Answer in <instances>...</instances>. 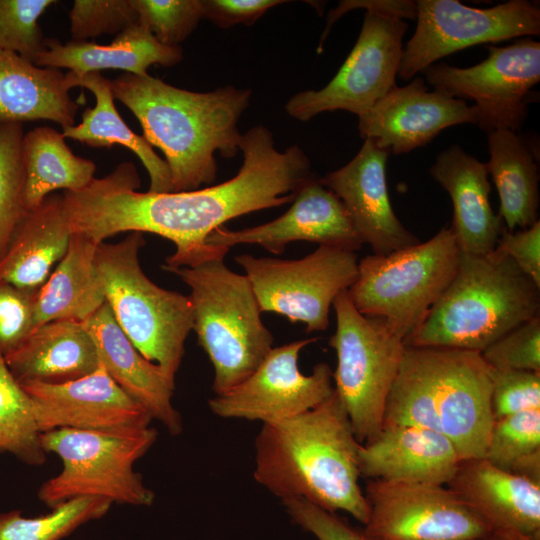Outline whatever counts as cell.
Masks as SVG:
<instances>
[{"label": "cell", "instance_id": "cell-1", "mask_svg": "<svg viewBox=\"0 0 540 540\" xmlns=\"http://www.w3.org/2000/svg\"><path fill=\"white\" fill-rule=\"evenodd\" d=\"M243 164L231 179L184 192H138L127 180L115 184L105 202V221L113 234L149 232L169 239L176 251L164 270L198 264L227 247L206 244L209 234L233 218L292 203L299 190L316 178L299 146L280 152L263 125L249 129L239 144Z\"/></svg>", "mask_w": 540, "mask_h": 540}, {"label": "cell", "instance_id": "cell-2", "mask_svg": "<svg viewBox=\"0 0 540 540\" xmlns=\"http://www.w3.org/2000/svg\"><path fill=\"white\" fill-rule=\"evenodd\" d=\"M347 412L334 392L293 418L262 424L255 439V480L281 499H304L345 511L366 524L369 507L359 485V449Z\"/></svg>", "mask_w": 540, "mask_h": 540}, {"label": "cell", "instance_id": "cell-3", "mask_svg": "<svg viewBox=\"0 0 540 540\" xmlns=\"http://www.w3.org/2000/svg\"><path fill=\"white\" fill-rule=\"evenodd\" d=\"M111 83L114 99L135 115L146 141L164 153L171 192L210 185L217 174L215 152L231 158L239 150L238 121L250 104V90L226 85L194 92L130 73Z\"/></svg>", "mask_w": 540, "mask_h": 540}, {"label": "cell", "instance_id": "cell-4", "mask_svg": "<svg viewBox=\"0 0 540 540\" xmlns=\"http://www.w3.org/2000/svg\"><path fill=\"white\" fill-rule=\"evenodd\" d=\"M491 388L490 367L479 352L406 346L382 427L430 429L448 438L462 459L483 458L494 422Z\"/></svg>", "mask_w": 540, "mask_h": 540}, {"label": "cell", "instance_id": "cell-5", "mask_svg": "<svg viewBox=\"0 0 540 540\" xmlns=\"http://www.w3.org/2000/svg\"><path fill=\"white\" fill-rule=\"evenodd\" d=\"M539 310L540 287L510 258L461 252L454 278L404 343L481 353Z\"/></svg>", "mask_w": 540, "mask_h": 540}, {"label": "cell", "instance_id": "cell-6", "mask_svg": "<svg viewBox=\"0 0 540 540\" xmlns=\"http://www.w3.org/2000/svg\"><path fill=\"white\" fill-rule=\"evenodd\" d=\"M224 257L167 270L190 288L192 330L213 366L215 395L228 392L252 374L274 341L262 322L248 278L230 270Z\"/></svg>", "mask_w": 540, "mask_h": 540}, {"label": "cell", "instance_id": "cell-7", "mask_svg": "<svg viewBox=\"0 0 540 540\" xmlns=\"http://www.w3.org/2000/svg\"><path fill=\"white\" fill-rule=\"evenodd\" d=\"M144 244L137 231L118 243L101 242L95 267L122 331L145 359L175 378L193 328L192 304L189 296L161 288L144 274L139 262Z\"/></svg>", "mask_w": 540, "mask_h": 540}, {"label": "cell", "instance_id": "cell-8", "mask_svg": "<svg viewBox=\"0 0 540 540\" xmlns=\"http://www.w3.org/2000/svg\"><path fill=\"white\" fill-rule=\"evenodd\" d=\"M460 257L453 231L442 228L424 243L363 257L347 293L359 313L405 341L454 278Z\"/></svg>", "mask_w": 540, "mask_h": 540}, {"label": "cell", "instance_id": "cell-9", "mask_svg": "<svg viewBox=\"0 0 540 540\" xmlns=\"http://www.w3.org/2000/svg\"><path fill=\"white\" fill-rule=\"evenodd\" d=\"M157 437V430L151 426L113 431L63 428L41 433L43 449L56 454L63 468L41 485L38 498L51 509L79 497L152 505L155 494L134 470V464Z\"/></svg>", "mask_w": 540, "mask_h": 540}, {"label": "cell", "instance_id": "cell-10", "mask_svg": "<svg viewBox=\"0 0 540 540\" xmlns=\"http://www.w3.org/2000/svg\"><path fill=\"white\" fill-rule=\"evenodd\" d=\"M365 8L363 25L350 54L320 90L293 95L285 110L299 121L327 111L346 110L358 117L396 86L402 58L405 18L415 20L416 1L346 0L345 11Z\"/></svg>", "mask_w": 540, "mask_h": 540}, {"label": "cell", "instance_id": "cell-11", "mask_svg": "<svg viewBox=\"0 0 540 540\" xmlns=\"http://www.w3.org/2000/svg\"><path fill=\"white\" fill-rule=\"evenodd\" d=\"M332 306L336 329L329 345L337 355L334 390L357 440L365 444L382 429L387 397L406 346L381 319L359 313L347 290L336 296Z\"/></svg>", "mask_w": 540, "mask_h": 540}, {"label": "cell", "instance_id": "cell-12", "mask_svg": "<svg viewBox=\"0 0 540 540\" xmlns=\"http://www.w3.org/2000/svg\"><path fill=\"white\" fill-rule=\"evenodd\" d=\"M245 271L261 312H274L290 322H303L306 332L324 331L336 296L354 283L355 251L319 245L301 259L235 256Z\"/></svg>", "mask_w": 540, "mask_h": 540}, {"label": "cell", "instance_id": "cell-13", "mask_svg": "<svg viewBox=\"0 0 540 540\" xmlns=\"http://www.w3.org/2000/svg\"><path fill=\"white\" fill-rule=\"evenodd\" d=\"M489 54L467 68L446 63L432 64L422 71L434 88L458 99L475 101L477 124L485 132L511 130L524 124L533 88L540 81V43L522 39L512 45H487Z\"/></svg>", "mask_w": 540, "mask_h": 540}, {"label": "cell", "instance_id": "cell-14", "mask_svg": "<svg viewBox=\"0 0 540 540\" xmlns=\"http://www.w3.org/2000/svg\"><path fill=\"white\" fill-rule=\"evenodd\" d=\"M416 4V30L403 47L397 75L402 80L467 47L540 33L539 5L527 0L486 9L457 0H418Z\"/></svg>", "mask_w": 540, "mask_h": 540}, {"label": "cell", "instance_id": "cell-15", "mask_svg": "<svg viewBox=\"0 0 540 540\" xmlns=\"http://www.w3.org/2000/svg\"><path fill=\"white\" fill-rule=\"evenodd\" d=\"M364 531L376 540H476L489 524L443 485L369 480Z\"/></svg>", "mask_w": 540, "mask_h": 540}, {"label": "cell", "instance_id": "cell-16", "mask_svg": "<svg viewBox=\"0 0 540 540\" xmlns=\"http://www.w3.org/2000/svg\"><path fill=\"white\" fill-rule=\"evenodd\" d=\"M317 340L301 339L272 348L245 380L208 401L212 413L268 424L293 418L324 402L334 392L330 366L318 363L309 375L298 367L300 352Z\"/></svg>", "mask_w": 540, "mask_h": 540}, {"label": "cell", "instance_id": "cell-17", "mask_svg": "<svg viewBox=\"0 0 540 540\" xmlns=\"http://www.w3.org/2000/svg\"><path fill=\"white\" fill-rule=\"evenodd\" d=\"M20 385L31 399L40 433L63 428L92 431L144 428L153 420L101 363L92 373L68 382Z\"/></svg>", "mask_w": 540, "mask_h": 540}, {"label": "cell", "instance_id": "cell-18", "mask_svg": "<svg viewBox=\"0 0 540 540\" xmlns=\"http://www.w3.org/2000/svg\"><path fill=\"white\" fill-rule=\"evenodd\" d=\"M358 119L364 140L396 155L427 145L450 126L477 124V110L465 100L429 91L417 77L392 88Z\"/></svg>", "mask_w": 540, "mask_h": 540}, {"label": "cell", "instance_id": "cell-19", "mask_svg": "<svg viewBox=\"0 0 540 540\" xmlns=\"http://www.w3.org/2000/svg\"><path fill=\"white\" fill-rule=\"evenodd\" d=\"M294 241H309L357 251L363 245L342 201L319 178L307 182L296 194L291 207L280 217L254 227L212 231L206 244L231 248L258 245L282 254Z\"/></svg>", "mask_w": 540, "mask_h": 540}, {"label": "cell", "instance_id": "cell-20", "mask_svg": "<svg viewBox=\"0 0 540 540\" xmlns=\"http://www.w3.org/2000/svg\"><path fill=\"white\" fill-rule=\"evenodd\" d=\"M389 154L365 139L349 163L319 178L342 201L363 244L377 255L420 243L393 211L386 181Z\"/></svg>", "mask_w": 540, "mask_h": 540}, {"label": "cell", "instance_id": "cell-21", "mask_svg": "<svg viewBox=\"0 0 540 540\" xmlns=\"http://www.w3.org/2000/svg\"><path fill=\"white\" fill-rule=\"evenodd\" d=\"M461 460L448 438L413 425L382 427L359 449L360 475L369 480L446 486Z\"/></svg>", "mask_w": 540, "mask_h": 540}, {"label": "cell", "instance_id": "cell-22", "mask_svg": "<svg viewBox=\"0 0 540 540\" xmlns=\"http://www.w3.org/2000/svg\"><path fill=\"white\" fill-rule=\"evenodd\" d=\"M83 324L95 342L100 363L111 378L171 435L180 434L182 418L172 403L175 378L138 352L106 301Z\"/></svg>", "mask_w": 540, "mask_h": 540}, {"label": "cell", "instance_id": "cell-23", "mask_svg": "<svg viewBox=\"0 0 540 540\" xmlns=\"http://www.w3.org/2000/svg\"><path fill=\"white\" fill-rule=\"evenodd\" d=\"M492 530L540 537V483L500 469L484 458L462 459L446 485Z\"/></svg>", "mask_w": 540, "mask_h": 540}, {"label": "cell", "instance_id": "cell-24", "mask_svg": "<svg viewBox=\"0 0 540 540\" xmlns=\"http://www.w3.org/2000/svg\"><path fill=\"white\" fill-rule=\"evenodd\" d=\"M430 175L451 197L450 228L461 252L473 256L490 254L504 224L489 202L491 184L485 163L452 145L439 153Z\"/></svg>", "mask_w": 540, "mask_h": 540}, {"label": "cell", "instance_id": "cell-25", "mask_svg": "<svg viewBox=\"0 0 540 540\" xmlns=\"http://www.w3.org/2000/svg\"><path fill=\"white\" fill-rule=\"evenodd\" d=\"M3 358L19 384L64 383L86 376L100 365L92 336L76 320H54L33 328Z\"/></svg>", "mask_w": 540, "mask_h": 540}, {"label": "cell", "instance_id": "cell-26", "mask_svg": "<svg viewBox=\"0 0 540 540\" xmlns=\"http://www.w3.org/2000/svg\"><path fill=\"white\" fill-rule=\"evenodd\" d=\"M71 235L63 195H47L15 230L0 258V282L39 291L65 255Z\"/></svg>", "mask_w": 540, "mask_h": 540}, {"label": "cell", "instance_id": "cell-27", "mask_svg": "<svg viewBox=\"0 0 540 540\" xmlns=\"http://www.w3.org/2000/svg\"><path fill=\"white\" fill-rule=\"evenodd\" d=\"M47 49L34 62L36 66L67 68L76 76L114 69L146 75L153 64L171 67L183 59L180 46H168L139 23L115 35L110 44L89 41L61 43L47 38Z\"/></svg>", "mask_w": 540, "mask_h": 540}, {"label": "cell", "instance_id": "cell-28", "mask_svg": "<svg viewBox=\"0 0 540 540\" xmlns=\"http://www.w3.org/2000/svg\"><path fill=\"white\" fill-rule=\"evenodd\" d=\"M65 73L39 67L0 49V125L49 120L62 129L75 124L77 102Z\"/></svg>", "mask_w": 540, "mask_h": 540}, {"label": "cell", "instance_id": "cell-29", "mask_svg": "<svg viewBox=\"0 0 540 540\" xmlns=\"http://www.w3.org/2000/svg\"><path fill=\"white\" fill-rule=\"evenodd\" d=\"M65 75L70 88L79 86L88 89L94 94L96 104L83 112L81 123L62 129L64 137L94 148H111L115 144L128 148L141 160L149 174L148 192H171V176L166 161L122 119L114 104L111 80L100 72L76 76L68 71Z\"/></svg>", "mask_w": 540, "mask_h": 540}, {"label": "cell", "instance_id": "cell-30", "mask_svg": "<svg viewBox=\"0 0 540 540\" xmlns=\"http://www.w3.org/2000/svg\"><path fill=\"white\" fill-rule=\"evenodd\" d=\"M98 244L72 233L68 249L37 292L34 328L54 320L83 322L105 302L95 267Z\"/></svg>", "mask_w": 540, "mask_h": 540}, {"label": "cell", "instance_id": "cell-31", "mask_svg": "<svg viewBox=\"0 0 540 540\" xmlns=\"http://www.w3.org/2000/svg\"><path fill=\"white\" fill-rule=\"evenodd\" d=\"M488 174L497 188L498 215L504 227L513 232L526 229L538 219V165L528 146L516 132L494 130L487 133Z\"/></svg>", "mask_w": 540, "mask_h": 540}, {"label": "cell", "instance_id": "cell-32", "mask_svg": "<svg viewBox=\"0 0 540 540\" xmlns=\"http://www.w3.org/2000/svg\"><path fill=\"white\" fill-rule=\"evenodd\" d=\"M65 139L62 132L50 126H38L24 133L21 151L28 210L56 190L78 191L93 180L95 163L75 155Z\"/></svg>", "mask_w": 540, "mask_h": 540}, {"label": "cell", "instance_id": "cell-33", "mask_svg": "<svg viewBox=\"0 0 540 540\" xmlns=\"http://www.w3.org/2000/svg\"><path fill=\"white\" fill-rule=\"evenodd\" d=\"M483 458L540 483V409L494 420Z\"/></svg>", "mask_w": 540, "mask_h": 540}, {"label": "cell", "instance_id": "cell-34", "mask_svg": "<svg viewBox=\"0 0 540 540\" xmlns=\"http://www.w3.org/2000/svg\"><path fill=\"white\" fill-rule=\"evenodd\" d=\"M40 435L31 399L0 354V454H12L28 465H42L47 453Z\"/></svg>", "mask_w": 540, "mask_h": 540}, {"label": "cell", "instance_id": "cell-35", "mask_svg": "<svg viewBox=\"0 0 540 540\" xmlns=\"http://www.w3.org/2000/svg\"><path fill=\"white\" fill-rule=\"evenodd\" d=\"M112 504L105 498L79 497L39 517H24L19 510L2 512L0 540H61L81 525L103 517Z\"/></svg>", "mask_w": 540, "mask_h": 540}, {"label": "cell", "instance_id": "cell-36", "mask_svg": "<svg viewBox=\"0 0 540 540\" xmlns=\"http://www.w3.org/2000/svg\"><path fill=\"white\" fill-rule=\"evenodd\" d=\"M22 123L0 125V258L29 212L24 198Z\"/></svg>", "mask_w": 540, "mask_h": 540}, {"label": "cell", "instance_id": "cell-37", "mask_svg": "<svg viewBox=\"0 0 540 540\" xmlns=\"http://www.w3.org/2000/svg\"><path fill=\"white\" fill-rule=\"evenodd\" d=\"M55 0H0V49L34 63L46 51L39 17Z\"/></svg>", "mask_w": 540, "mask_h": 540}, {"label": "cell", "instance_id": "cell-38", "mask_svg": "<svg viewBox=\"0 0 540 540\" xmlns=\"http://www.w3.org/2000/svg\"><path fill=\"white\" fill-rule=\"evenodd\" d=\"M138 23L168 46H180L203 19L201 0H132Z\"/></svg>", "mask_w": 540, "mask_h": 540}, {"label": "cell", "instance_id": "cell-39", "mask_svg": "<svg viewBox=\"0 0 540 540\" xmlns=\"http://www.w3.org/2000/svg\"><path fill=\"white\" fill-rule=\"evenodd\" d=\"M72 41L117 35L138 23L132 0H75L68 13Z\"/></svg>", "mask_w": 540, "mask_h": 540}, {"label": "cell", "instance_id": "cell-40", "mask_svg": "<svg viewBox=\"0 0 540 540\" xmlns=\"http://www.w3.org/2000/svg\"><path fill=\"white\" fill-rule=\"evenodd\" d=\"M480 354L495 369L540 372L539 315L513 328Z\"/></svg>", "mask_w": 540, "mask_h": 540}, {"label": "cell", "instance_id": "cell-41", "mask_svg": "<svg viewBox=\"0 0 540 540\" xmlns=\"http://www.w3.org/2000/svg\"><path fill=\"white\" fill-rule=\"evenodd\" d=\"M490 377L494 420L540 409V372L490 367Z\"/></svg>", "mask_w": 540, "mask_h": 540}, {"label": "cell", "instance_id": "cell-42", "mask_svg": "<svg viewBox=\"0 0 540 540\" xmlns=\"http://www.w3.org/2000/svg\"><path fill=\"white\" fill-rule=\"evenodd\" d=\"M38 291L0 282V354L16 349L34 328V305Z\"/></svg>", "mask_w": 540, "mask_h": 540}, {"label": "cell", "instance_id": "cell-43", "mask_svg": "<svg viewBox=\"0 0 540 540\" xmlns=\"http://www.w3.org/2000/svg\"><path fill=\"white\" fill-rule=\"evenodd\" d=\"M291 521L317 540H376L333 512L304 499L282 501Z\"/></svg>", "mask_w": 540, "mask_h": 540}, {"label": "cell", "instance_id": "cell-44", "mask_svg": "<svg viewBox=\"0 0 540 540\" xmlns=\"http://www.w3.org/2000/svg\"><path fill=\"white\" fill-rule=\"evenodd\" d=\"M494 251L510 258L526 276L540 287L539 220L526 229L513 232L504 227Z\"/></svg>", "mask_w": 540, "mask_h": 540}, {"label": "cell", "instance_id": "cell-45", "mask_svg": "<svg viewBox=\"0 0 540 540\" xmlns=\"http://www.w3.org/2000/svg\"><path fill=\"white\" fill-rule=\"evenodd\" d=\"M203 19L218 27L229 28L236 24L253 25L265 12L285 0H201Z\"/></svg>", "mask_w": 540, "mask_h": 540}, {"label": "cell", "instance_id": "cell-46", "mask_svg": "<svg viewBox=\"0 0 540 540\" xmlns=\"http://www.w3.org/2000/svg\"><path fill=\"white\" fill-rule=\"evenodd\" d=\"M476 540H540V537H524L515 534L492 530Z\"/></svg>", "mask_w": 540, "mask_h": 540}]
</instances>
